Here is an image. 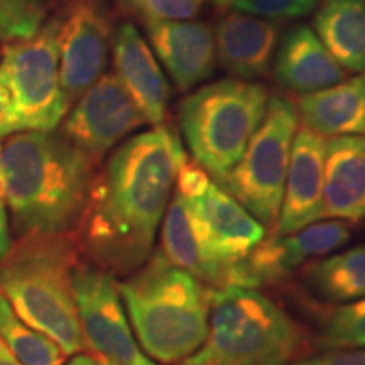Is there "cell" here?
Wrapping results in <instances>:
<instances>
[{"mask_svg":"<svg viewBox=\"0 0 365 365\" xmlns=\"http://www.w3.org/2000/svg\"><path fill=\"white\" fill-rule=\"evenodd\" d=\"M0 365H22L21 360L9 350L2 340H0Z\"/></svg>","mask_w":365,"mask_h":365,"instance_id":"cell-32","label":"cell"},{"mask_svg":"<svg viewBox=\"0 0 365 365\" xmlns=\"http://www.w3.org/2000/svg\"><path fill=\"white\" fill-rule=\"evenodd\" d=\"M274 78L286 91L308 95L349 78L313 29L296 26L279 41L272 63Z\"/></svg>","mask_w":365,"mask_h":365,"instance_id":"cell-18","label":"cell"},{"mask_svg":"<svg viewBox=\"0 0 365 365\" xmlns=\"http://www.w3.org/2000/svg\"><path fill=\"white\" fill-rule=\"evenodd\" d=\"M185 200L205 249L227 271L266 237V227L213 180Z\"/></svg>","mask_w":365,"mask_h":365,"instance_id":"cell-13","label":"cell"},{"mask_svg":"<svg viewBox=\"0 0 365 365\" xmlns=\"http://www.w3.org/2000/svg\"><path fill=\"white\" fill-rule=\"evenodd\" d=\"M56 0H0V39H26L46 24Z\"/></svg>","mask_w":365,"mask_h":365,"instance_id":"cell-26","label":"cell"},{"mask_svg":"<svg viewBox=\"0 0 365 365\" xmlns=\"http://www.w3.org/2000/svg\"><path fill=\"white\" fill-rule=\"evenodd\" d=\"M267 102L266 86L237 78L213 81L182 98L178 108L182 137L195 163L213 181L239 163Z\"/></svg>","mask_w":365,"mask_h":365,"instance_id":"cell-6","label":"cell"},{"mask_svg":"<svg viewBox=\"0 0 365 365\" xmlns=\"http://www.w3.org/2000/svg\"><path fill=\"white\" fill-rule=\"evenodd\" d=\"M298 129L299 117L293 98L282 93L269 95L266 115L239 163L215 181L264 227H274L279 217L291 148Z\"/></svg>","mask_w":365,"mask_h":365,"instance_id":"cell-7","label":"cell"},{"mask_svg":"<svg viewBox=\"0 0 365 365\" xmlns=\"http://www.w3.org/2000/svg\"><path fill=\"white\" fill-rule=\"evenodd\" d=\"M293 102L303 125L319 135H365V71Z\"/></svg>","mask_w":365,"mask_h":365,"instance_id":"cell-20","label":"cell"},{"mask_svg":"<svg viewBox=\"0 0 365 365\" xmlns=\"http://www.w3.org/2000/svg\"><path fill=\"white\" fill-rule=\"evenodd\" d=\"M97 163L63 134L26 130L0 148V193L22 235L78 225Z\"/></svg>","mask_w":365,"mask_h":365,"instance_id":"cell-2","label":"cell"},{"mask_svg":"<svg viewBox=\"0 0 365 365\" xmlns=\"http://www.w3.org/2000/svg\"><path fill=\"white\" fill-rule=\"evenodd\" d=\"M144 122H148L144 113L115 73H103L76 100L61 134L98 164L113 145Z\"/></svg>","mask_w":365,"mask_h":365,"instance_id":"cell-12","label":"cell"},{"mask_svg":"<svg viewBox=\"0 0 365 365\" xmlns=\"http://www.w3.org/2000/svg\"><path fill=\"white\" fill-rule=\"evenodd\" d=\"M130 325L149 357L180 364L207 339L210 289L159 252L118 284Z\"/></svg>","mask_w":365,"mask_h":365,"instance_id":"cell-3","label":"cell"},{"mask_svg":"<svg viewBox=\"0 0 365 365\" xmlns=\"http://www.w3.org/2000/svg\"><path fill=\"white\" fill-rule=\"evenodd\" d=\"M327 139L308 127L296 130L284 193L274 234L287 235L323 218V173Z\"/></svg>","mask_w":365,"mask_h":365,"instance_id":"cell-14","label":"cell"},{"mask_svg":"<svg viewBox=\"0 0 365 365\" xmlns=\"http://www.w3.org/2000/svg\"><path fill=\"white\" fill-rule=\"evenodd\" d=\"M159 252L171 264L193 274L208 289L217 291L225 287L228 271L207 252L196 232L188 203L176 190L173 191L164 213Z\"/></svg>","mask_w":365,"mask_h":365,"instance_id":"cell-21","label":"cell"},{"mask_svg":"<svg viewBox=\"0 0 365 365\" xmlns=\"http://www.w3.org/2000/svg\"><path fill=\"white\" fill-rule=\"evenodd\" d=\"M11 250V234H9V218L6 212V202L0 195V262L7 257Z\"/></svg>","mask_w":365,"mask_h":365,"instance_id":"cell-31","label":"cell"},{"mask_svg":"<svg viewBox=\"0 0 365 365\" xmlns=\"http://www.w3.org/2000/svg\"><path fill=\"white\" fill-rule=\"evenodd\" d=\"M359 223L365 218V135L327 140L323 218Z\"/></svg>","mask_w":365,"mask_h":365,"instance_id":"cell-19","label":"cell"},{"mask_svg":"<svg viewBox=\"0 0 365 365\" xmlns=\"http://www.w3.org/2000/svg\"><path fill=\"white\" fill-rule=\"evenodd\" d=\"M289 365H365V349H330L298 359Z\"/></svg>","mask_w":365,"mask_h":365,"instance_id":"cell-29","label":"cell"},{"mask_svg":"<svg viewBox=\"0 0 365 365\" xmlns=\"http://www.w3.org/2000/svg\"><path fill=\"white\" fill-rule=\"evenodd\" d=\"M97 365H118V364H113V362H110V360H107V359L97 357Z\"/></svg>","mask_w":365,"mask_h":365,"instance_id":"cell-34","label":"cell"},{"mask_svg":"<svg viewBox=\"0 0 365 365\" xmlns=\"http://www.w3.org/2000/svg\"><path fill=\"white\" fill-rule=\"evenodd\" d=\"M281 21L247 12H227L217 21V61L237 80L264 78L271 71L281 41Z\"/></svg>","mask_w":365,"mask_h":365,"instance_id":"cell-15","label":"cell"},{"mask_svg":"<svg viewBox=\"0 0 365 365\" xmlns=\"http://www.w3.org/2000/svg\"><path fill=\"white\" fill-rule=\"evenodd\" d=\"M66 365H97V357L88 354H76Z\"/></svg>","mask_w":365,"mask_h":365,"instance_id":"cell-33","label":"cell"},{"mask_svg":"<svg viewBox=\"0 0 365 365\" xmlns=\"http://www.w3.org/2000/svg\"><path fill=\"white\" fill-rule=\"evenodd\" d=\"M349 239L350 223L344 220L312 223L287 235H276L272 232L230 267L225 287L259 291V287L284 284L296 271L340 249Z\"/></svg>","mask_w":365,"mask_h":365,"instance_id":"cell-11","label":"cell"},{"mask_svg":"<svg viewBox=\"0 0 365 365\" xmlns=\"http://www.w3.org/2000/svg\"><path fill=\"white\" fill-rule=\"evenodd\" d=\"M154 51L180 91H188L215 71L213 27L202 21H156L145 24Z\"/></svg>","mask_w":365,"mask_h":365,"instance_id":"cell-16","label":"cell"},{"mask_svg":"<svg viewBox=\"0 0 365 365\" xmlns=\"http://www.w3.org/2000/svg\"><path fill=\"white\" fill-rule=\"evenodd\" d=\"M0 340L22 365H63L65 354L44 333L26 323L0 293Z\"/></svg>","mask_w":365,"mask_h":365,"instance_id":"cell-24","label":"cell"},{"mask_svg":"<svg viewBox=\"0 0 365 365\" xmlns=\"http://www.w3.org/2000/svg\"><path fill=\"white\" fill-rule=\"evenodd\" d=\"M0 80L11 91L24 130L56 129L70 108L59 76L56 16L31 38L4 46Z\"/></svg>","mask_w":365,"mask_h":365,"instance_id":"cell-8","label":"cell"},{"mask_svg":"<svg viewBox=\"0 0 365 365\" xmlns=\"http://www.w3.org/2000/svg\"><path fill=\"white\" fill-rule=\"evenodd\" d=\"M122 11L148 24L156 21H190L202 12L205 0H117Z\"/></svg>","mask_w":365,"mask_h":365,"instance_id":"cell-27","label":"cell"},{"mask_svg":"<svg viewBox=\"0 0 365 365\" xmlns=\"http://www.w3.org/2000/svg\"><path fill=\"white\" fill-rule=\"evenodd\" d=\"M73 293L85 345L118 365H156L137 345L112 272L91 262L73 269Z\"/></svg>","mask_w":365,"mask_h":365,"instance_id":"cell-9","label":"cell"},{"mask_svg":"<svg viewBox=\"0 0 365 365\" xmlns=\"http://www.w3.org/2000/svg\"><path fill=\"white\" fill-rule=\"evenodd\" d=\"M56 19L59 76L71 105L105 73L113 17L108 0H63Z\"/></svg>","mask_w":365,"mask_h":365,"instance_id":"cell-10","label":"cell"},{"mask_svg":"<svg viewBox=\"0 0 365 365\" xmlns=\"http://www.w3.org/2000/svg\"><path fill=\"white\" fill-rule=\"evenodd\" d=\"M0 41H2V39H0Z\"/></svg>","mask_w":365,"mask_h":365,"instance_id":"cell-35","label":"cell"},{"mask_svg":"<svg viewBox=\"0 0 365 365\" xmlns=\"http://www.w3.org/2000/svg\"><path fill=\"white\" fill-rule=\"evenodd\" d=\"M0 195H2V193H0Z\"/></svg>","mask_w":365,"mask_h":365,"instance_id":"cell-36","label":"cell"},{"mask_svg":"<svg viewBox=\"0 0 365 365\" xmlns=\"http://www.w3.org/2000/svg\"><path fill=\"white\" fill-rule=\"evenodd\" d=\"M21 130H24V127H22L21 118L17 115L11 91L7 90V86L0 80V139Z\"/></svg>","mask_w":365,"mask_h":365,"instance_id":"cell-30","label":"cell"},{"mask_svg":"<svg viewBox=\"0 0 365 365\" xmlns=\"http://www.w3.org/2000/svg\"><path fill=\"white\" fill-rule=\"evenodd\" d=\"M115 75L149 124L161 125L168 110L170 85L156 58L132 22H122L112 39Z\"/></svg>","mask_w":365,"mask_h":365,"instance_id":"cell-17","label":"cell"},{"mask_svg":"<svg viewBox=\"0 0 365 365\" xmlns=\"http://www.w3.org/2000/svg\"><path fill=\"white\" fill-rule=\"evenodd\" d=\"M303 279L327 303L349 304L365 298V245L314 259L303 267Z\"/></svg>","mask_w":365,"mask_h":365,"instance_id":"cell-23","label":"cell"},{"mask_svg":"<svg viewBox=\"0 0 365 365\" xmlns=\"http://www.w3.org/2000/svg\"><path fill=\"white\" fill-rule=\"evenodd\" d=\"M314 29L346 71H365V0H323Z\"/></svg>","mask_w":365,"mask_h":365,"instance_id":"cell-22","label":"cell"},{"mask_svg":"<svg viewBox=\"0 0 365 365\" xmlns=\"http://www.w3.org/2000/svg\"><path fill=\"white\" fill-rule=\"evenodd\" d=\"M319 4V0H234V11L272 21L298 19L307 16Z\"/></svg>","mask_w":365,"mask_h":365,"instance_id":"cell-28","label":"cell"},{"mask_svg":"<svg viewBox=\"0 0 365 365\" xmlns=\"http://www.w3.org/2000/svg\"><path fill=\"white\" fill-rule=\"evenodd\" d=\"M175 129L158 125L127 139L95 173L78 227L91 264L130 274L148 262L181 166Z\"/></svg>","mask_w":365,"mask_h":365,"instance_id":"cell-1","label":"cell"},{"mask_svg":"<svg viewBox=\"0 0 365 365\" xmlns=\"http://www.w3.org/2000/svg\"><path fill=\"white\" fill-rule=\"evenodd\" d=\"M75 244L68 234H27L0 262V293L65 355L86 349L75 293Z\"/></svg>","mask_w":365,"mask_h":365,"instance_id":"cell-4","label":"cell"},{"mask_svg":"<svg viewBox=\"0 0 365 365\" xmlns=\"http://www.w3.org/2000/svg\"><path fill=\"white\" fill-rule=\"evenodd\" d=\"M318 345L323 350L365 349V298L333 309L323 325Z\"/></svg>","mask_w":365,"mask_h":365,"instance_id":"cell-25","label":"cell"},{"mask_svg":"<svg viewBox=\"0 0 365 365\" xmlns=\"http://www.w3.org/2000/svg\"><path fill=\"white\" fill-rule=\"evenodd\" d=\"M299 327L257 289H210L207 339L181 365H289Z\"/></svg>","mask_w":365,"mask_h":365,"instance_id":"cell-5","label":"cell"}]
</instances>
